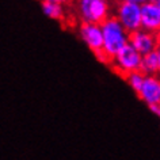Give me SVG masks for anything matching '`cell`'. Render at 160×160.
<instances>
[{"mask_svg": "<svg viewBox=\"0 0 160 160\" xmlns=\"http://www.w3.org/2000/svg\"><path fill=\"white\" fill-rule=\"evenodd\" d=\"M101 26L103 31V50L114 58L123 48L129 45L130 34L113 15Z\"/></svg>", "mask_w": 160, "mask_h": 160, "instance_id": "obj_1", "label": "cell"}, {"mask_svg": "<svg viewBox=\"0 0 160 160\" xmlns=\"http://www.w3.org/2000/svg\"><path fill=\"white\" fill-rule=\"evenodd\" d=\"M159 106H160V105H159Z\"/></svg>", "mask_w": 160, "mask_h": 160, "instance_id": "obj_17", "label": "cell"}, {"mask_svg": "<svg viewBox=\"0 0 160 160\" xmlns=\"http://www.w3.org/2000/svg\"><path fill=\"white\" fill-rule=\"evenodd\" d=\"M141 29L153 34L160 33V7L158 2H142Z\"/></svg>", "mask_w": 160, "mask_h": 160, "instance_id": "obj_7", "label": "cell"}, {"mask_svg": "<svg viewBox=\"0 0 160 160\" xmlns=\"http://www.w3.org/2000/svg\"><path fill=\"white\" fill-rule=\"evenodd\" d=\"M158 37H159V42H160V33L158 34Z\"/></svg>", "mask_w": 160, "mask_h": 160, "instance_id": "obj_15", "label": "cell"}, {"mask_svg": "<svg viewBox=\"0 0 160 160\" xmlns=\"http://www.w3.org/2000/svg\"><path fill=\"white\" fill-rule=\"evenodd\" d=\"M141 6L142 2L123 0L115 4L113 17L123 26L128 33L132 34L141 29Z\"/></svg>", "mask_w": 160, "mask_h": 160, "instance_id": "obj_2", "label": "cell"}, {"mask_svg": "<svg viewBox=\"0 0 160 160\" xmlns=\"http://www.w3.org/2000/svg\"><path fill=\"white\" fill-rule=\"evenodd\" d=\"M79 35L92 53H97V52H99V50H103V31H102L101 25L80 23Z\"/></svg>", "mask_w": 160, "mask_h": 160, "instance_id": "obj_6", "label": "cell"}, {"mask_svg": "<svg viewBox=\"0 0 160 160\" xmlns=\"http://www.w3.org/2000/svg\"><path fill=\"white\" fill-rule=\"evenodd\" d=\"M156 53H158V58H159V72H160V45L158 48V50H156Z\"/></svg>", "mask_w": 160, "mask_h": 160, "instance_id": "obj_14", "label": "cell"}, {"mask_svg": "<svg viewBox=\"0 0 160 160\" xmlns=\"http://www.w3.org/2000/svg\"><path fill=\"white\" fill-rule=\"evenodd\" d=\"M158 4H159V7H160V0H158Z\"/></svg>", "mask_w": 160, "mask_h": 160, "instance_id": "obj_16", "label": "cell"}, {"mask_svg": "<svg viewBox=\"0 0 160 160\" xmlns=\"http://www.w3.org/2000/svg\"><path fill=\"white\" fill-rule=\"evenodd\" d=\"M142 56L132 45L125 46L111 61V67L117 73L122 75L123 79L133 72H140L141 69Z\"/></svg>", "mask_w": 160, "mask_h": 160, "instance_id": "obj_4", "label": "cell"}, {"mask_svg": "<svg viewBox=\"0 0 160 160\" xmlns=\"http://www.w3.org/2000/svg\"><path fill=\"white\" fill-rule=\"evenodd\" d=\"M149 110L152 111V113H155L156 115H159V117H160V106L159 105L158 106H151Z\"/></svg>", "mask_w": 160, "mask_h": 160, "instance_id": "obj_13", "label": "cell"}, {"mask_svg": "<svg viewBox=\"0 0 160 160\" xmlns=\"http://www.w3.org/2000/svg\"><path fill=\"white\" fill-rule=\"evenodd\" d=\"M141 73L145 76H155V75H160L159 72V58H158V53H149L147 56H142V61H141Z\"/></svg>", "mask_w": 160, "mask_h": 160, "instance_id": "obj_10", "label": "cell"}, {"mask_svg": "<svg viewBox=\"0 0 160 160\" xmlns=\"http://www.w3.org/2000/svg\"><path fill=\"white\" fill-rule=\"evenodd\" d=\"M126 83L129 84V87L132 90L134 91L136 94L140 92V90H141V87L144 84V80H145V75L141 73V72H133V73L128 75L126 78Z\"/></svg>", "mask_w": 160, "mask_h": 160, "instance_id": "obj_11", "label": "cell"}, {"mask_svg": "<svg viewBox=\"0 0 160 160\" xmlns=\"http://www.w3.org/2000/svg\"><path fill=\"white\" fill-rule=\"evenodd\" d=\"M42 12L53 21H62L65 18V6L57 0H43L41 3Z\"/></svg>", "mask_w": 160, "mask_h": 160, "instance_id": "obj_9", "label": "cell"}, {"mask_svg": "<svg viewBox=\"0 0 160 160\" xmlns=\"http://www.w3.org/2000/svg\"><path fill=\"white\" fill-rule=\"evenodd\" d=\"M137 97L148 107L160 105V75L145 76L144 84Z\"/></svg>", "mask_w": 160, "mask_h": 160, "instance_id": "obj_8", "label": "cell"}, {"mask_svg": "<svg viewBox=\"0 0 160 160\" xmlns=\"http://www.w3.org/2000/svg\"><path fill=\"white\" fill-rule=\"evenodd\" d=\"M94 56H95V58H97L99 62H102V64H110V65H111V61H113V58H111L105 50H99V52H97V53H94Z\"/></svg>", "mask_w": 160, "mask_h": 160, "instance_id": "obj_12", "label": "cell"}, {"mask_svg": "<svg viewBox=\"0 0 160 160\" xmlns=\"http://www.w3.org/2000/svg\"><path fill=\"white\" fill-rule=\"evenodd\" d=\"M76 11L82 23L102 25L111 17V7L105 0H80Z\"/></svg>", "mask_w": 160, "mask_h": 160, "instance_id": "obj_3", "label": "cell"}, {"mask_svg": "<svg viewBox=\"0 0 160 160\" xmlns=\"http://www.w3.org/2000/svg\"><path fill=\"white\" fill-rule=\"evenodd\" d=\"M129 45L133 46L141 56H147L158 50L160 42H159L158 34H153V33H149V31L140 29L130 34Z\"/></svg>", "mask_w": 160, "mask_h": 160, "instance_id": "obj_5", "label": "cell"}]
</instances>
